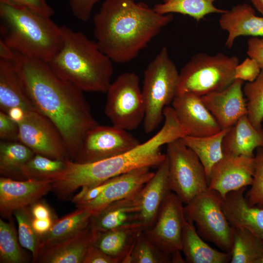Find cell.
Here are the masks:
<instances>
[{
	"label": "cell",
	"instance_id": "cell-15",
	"mask_svg": "<svg viewBox=\"0 0 263 263\" xmlns=\"http://www.w3.org/2000/svg\"><path fill=\"white\" fill-rule=\"evenodd\" d=\"M49 179L16 180L0 178V212L5 218H12L18 209L29 207L52 190Z\"/></svg>",
	"mask_w": 263,
	"mask_h": 263
},
{
	"label": "cell",
	"instance_id": "cell-25",
	"mask_svg": "<svg viewBox=\"0 0 263 263\" xmlns=\"http://www.w3.org/2000/svg\"><path fill=\"white\" fill-rule=\"evenodd\" d=\"M26 112L36 109L31 102L11 60L0 55V109L5 113L12 108Z\"/></svg>",
	"mask_w": 263,
	"mask_h": 263
},
{
	"label": "cell",
	"instance_id": "cell-3",
	"mask_svg": "<svg viewBox=\"0 0 263 263\" xmlns=\"http://www.w3.org/2000/svg\"><path fill=\"white\" fill-rule=\"evenodd\" d=\"M162 128L147 141L122 154L89 163L65 159L63 171L52 179V189L61 200L69 199L78 188L94 186L141 167L159 166L165 159L161 148L185 135L177 118L167 114Z\"/></svg>",
	"mask_w": 263,
	"mask_h": 263
},
{
	"label": "cell",
	"instance_id": "cell-38",
	"mask_svg": "<svg viewBox=\"0 0 263 263\" xmlns=\"http://www.w3.org/2000/svg\"><path fill=\"white\" fill-rule=\"evenodd\" d=\"M254 160L253 180L245 197L249 206L263 207V145L256 150Z\"/></svg>",
	"mask_w": 263,
	"mask_h": 263
},
{
	"label": "cell",
	"instance_id": "cell-10",
	"mask_svg": "<svg viewBox=\"0 0 263 263\" xmlns=\"http://www.w3.org/2000/svg\"><path fill=\"white\" fill-rule=\"evenodd\" d=\"M106 94L105 113L113 125L128 131L137 129L145 114L137 75L121 74L111 83Z\"/></svg>",
	"mask_w": 263,
	"mask_h": 263
},
{
	"label": "cell",
	"instance_id": "cell-33",
	"mask_svg": "<svg viewBox=\"0 0 263 263\" xmlns=\"http://www.w3.org/2000/svg\"><path fill=\"white\" fill-rule=\"evenodd\" d=\"M19 242L13 222L0 219V262L25 263L28 258Z\"/></svg>",
	"mask_w": 263,
	"mask_h": 263
},
{
	"label": "cell",
	"instance_id": "cell-37",
	"mask_svg": "<svg viewBox=\"0 0 263 263\" xmlns=\"http://www.w3.org/2000/svg\"><path fill=\"white\" fill-rule=\"evenodd\" d=\"M13 214L18 225V238L21 246L32 254L34 263L38 254L39 236L32 225V216L29 207L16 210Z\"/></svg>",
	"mask_w": 263,
	"mask_h": 263
},
{
	"label": "cell",
	"instance_id": "cell-47",
	"mask_svg": "<svg viewBox=\"0 0 263 263\" xmlns=\"http://www.w3.org/2000/svg\"><path fill=\"white\" fill-rule=\"evenodd\" d=\"M56 218L45 219L34 218L32 219V225L36 233L39 236L46 234L51 227Z\"/></svg>",
	"mask_w": 263,
	"mask_h": 263
},
{
	"label": "cell",
	"instance_id": "cell-46",
	"mask_svg": "<svg viewBox=\"0 0 263 263\" xmlns=\"http://www.w3.org/2000/svg\"><path fill=\"white\" fill-rule=\"evenodd\" d=\"M33 218L45 219L48 218H56L49 206L41 199L35 202L29 206Z\"/></svg>",
	"mask_w": 263,
	"mask_h": 263
},
{
	"label": "cell",
	"instance_id": "cell-20",
	"mask_svg": "<svg viewBox=\"0 0 263 263\" xmlns=\"http://www.w3.org/2000/svg\"><path fill=\"white\" fill-rule=\"evenodd\" d=\"M93 232L90 223L75 235L41 247L34 263H82L87 250L92 243Z\"/></svg>",
	"mask_w": 263,
	"mask_h": 263
},
{
	"label": "cell",
	"instance_id": "cell-18",
	"mask_svg": "<svg viewBox=\"0 0 263 263\" xmlns=\"http://www.w3.org/2000/svg\"><path fill=\"white\" fill-rule=\"evenodd\" d=\"M171 192L168 161L166 156L152 177L140 190L138 223L143 231L153 225L163 204Z\"/></svg>",
	"mask_w": 263,
	"mask_h": 263
},
{
	"label": "cell",
	"instance_id": "cell-12",
	"mask_svg": "<svg viewBox=\"0 0 263 263\" xmlns=\"http://www.w3.org/2000/svg\"><path fill=\"white\" fill-rule=\"evenodd\" d=\"M18 124L19 141L35 153L54 159L64 160L68 158L65 143L58 130L37 109L26 112L24 119Z\"/></svg>",
	"mask_w": 263,
	"mask_h": 263
},
{
	"label": "cell",
	"instance_id": "cell-41",
	"mask_svg": "<svg viewBox=\"0 0 263 263\" xmlns=\"http://www.w3.org/2000/svg\"><path fill=\"white\" fill-rule=\"evenodd\" d=\"M18 123L5 113L0 112V138L2 141H18Z\"/></svg>",
	"mask_w": 263,
	"mask_h": 263
},
{
	"label": "cell",
	"instance_id": "cell-8",
	"mask_svg": "<svg viewBox=\"0 0 263 263\" xmlns=\"http://www.w3.org/2000/svg\"><path fill=\"white\" fill-rule=\"evenodd\" d=\"M170 188L187 204L208 189L205 169L197 155L178 139L167 144Z\"/></svg>",
	"mask_w": 263,
	"mask_h": 263
},
{
	"label": "cell",
	"instance_id": "cell-22",
	"mask_svg": "<svg viewBox=\"0 0 263 263\" xmlns=\"http://www.w3.org/2000/svg\"><path fill=\"white\" fill-rule=\"evenodd\" d=\"M219 24L228 33L225 45L229 49L240 36L263 37V17L256 16L252 7L245 3L236 5L222 14Z\"/></svg>",
	"mask_w": 263,
	"mask_h": 263
},
{
	"label": "cell",
	"instance_id": "cell-11",
	"mask_svg": "<svg viewBox=\"0 0 263 263\" xmlns=\"http://www.w3.org/2000/svg\"><path fill=\"white\" fill-rule=\"evenodd\" d=\"M140 143L128 131L113 125L97 124L86 132L72 161L79 163L96 162L125 153Z\"/></svg>",
	"mask_w": 263,
	"mask_h": 263
},
{
	"label": "cell",
	"instance_id": "cell-42",
	"mask_svg": "<svg viewBox=\"0 0 263 263\" xmlns=\"http://www.w3.org/2000/svg\"><path fill=\"white\" fill-rule=\"evenodd\" d=\"M104 0H70V6L74 16L86 22L91 16L93 8L98 2Z\"/></svg>",
	"mask_w": 263,
	"mask_h": 263
},
{
	"label": "cell",
	"instance_id": "cell-9",
	"mask_svg": "<svg viewBox=\"0 0 263 263\" xmlns=\"http://www.w3.org/2000/svg\"><path fill=\"white\" fill-rule=\"evenodd\" d=\"M222 204L221 196L208 189L186 204L184 211L186 218L195 223L202 237L223 251L230 252L234 228L228 221Z\"/></svg>",
	"mask_w": 263,
	"mask_h": 263
},
{
	"label": "cell",
	"instance_id": "cell-26",
	"mask_svg": "<svg viewBox=\"0 0 263 263\" xmlns=\"http://www.w3.org/2000/svg\"><path fill=\"white\" fill-rule=\"evenodd\" d=\"M262 145L263 129L254 127L247 115L242 117L228 129L223 141L225 154L254 156V151Z\"/></svg>",
	"mask_w": 263,
	"mask_h": 263
},
{
	"label": "cell",
	"instance_id": "cell-30",
	"mask_svg": "<svg viewBox=\"0 0 263 263\" xmlns=\"http://www.w3.org/2000/svg\"><path fill=\"white\" fill-rule=\"evenodd\" d=\"M35 153L18 141H2L0 144L1 177L24 180L21 169Z\"/></svg>",
	"mask_w": 263,
	"mask_h": 263
},
{
	"label": "cell",
	"instance_id": "cell-49",
	"mask_svg": "<svg viewBox=\"0 0 263 263\" xmlns=\"http://www.w3.org/2000/svg\"><path fill=\"white\" fill-rule=\"evenodd\" d=\"M255 8L263 17V0H250Z\"/></svg>",
	"mask_w": 263,
	"mask_h": 263
},
{
	"label": "cell",
	"instance_id": "cell-19",
	"mask_svg": "<svg viewBox=\"0 0 263 263\" xmlns=\"http://www.w3.org/2000/svg\"><path fill=\"white\" fill-rule=\"evenodd\" d=\"M150 168H139L113 177L111 184L96 198L76 207L89 210L94 214L113 202L135 194L153 175L154 172L151 171Z\"/></svg>",
	"mask_w": 263,
	"mask_h": 263
},
{
	"label": "cell",
	"instance_id": "cell-28",
	"mask_svg": "<svg viewBox=\"0 0 263 263\" xmlns=\"http://www.w3.org/2000/svg\"><path fill=\"white\" fill-rule=\"evenodd\" d=\"M228 129L209 136L186 135L181 138L199 158L205 169L208 183L213 168L224 155L223 141Z\"/></svg>",
	"mask_w": 263,
	"mask_h": 263
},
{
	"label": "cell",
	"instance_id": "cell-1",
	"mask_svg": "<svg viewBox=\"0 0 263 263\" xmlns=\"http://www.w3.org/2000/svg\"><path fill=\"white\" fill-rule=\"evenodd\" d=\"M0 55L8 57L32 104L56 127L73 160L86 132L98 124L83 91L56 73L45 61L13 51L3 43Z\"/></svg>",
	"mask_w": 263,
	"mask_h": 263
},
{
	"label": "cell",
	"instance_id": "cell-48",
	"mask_svg": "<svg viewBox=\"0 0 263 263\" xmlns=\"http://www.w3.org/2000/svg\"><path fill=\"white\" fill-rule=\"evenodd\" d=\"M26 112L21 108H15L9 110L7 114L12 120L19 123L24 119Z\"/></svg>",
	"mask_w": 263,
	"mask_h": 263
},
{
	"label": "cell",
	"instance_id": "cell-24",
	"mask_svg": "<svg viewBox=\"0 0 263 263\" xmlns=\"http://www.w3.org/2000/svg\"><path fill=\"white\" fill-rule=\"evenodd\" d=\"M93 231L92 244L119 263H123L143 229L139 224H134L108 230Z\"/></svg>",
	"mask_w": 263,
	"mask_h": 263
},
{
	"label": "cell",
	"instance_id": "cell-43",
	"mask_svg": "<svg viewBox=\"0 0 263 263\" xmlns=\"http://www.w3.org/2000/svg\"><path fill=\"white\" fill-rule=\"evenodd\" d=\"M82 263H119L118 261L106 254L91 244L89 246Z\"/></svg>",
	"mask_w": 263,
	"mask_h": 263
},
{
	"label": "cell",
	"instance_id": "cell-32",
	"mask_svg": "<svg viewBox=\"0 0 263 263\" xmlns=\"http://www.w3.org/2000/svg\"><path fill=\"white\" fill-rule=\"evenodd\" d=\"M217 0H163L152 7L161 15L179 13L188 15L199 21L206 16L212 13H225L226 10L216 7Z\"/></svg>",
	"mask_w": 263,
	"mask_h": 263
},
{
	"label": "cell",
	"instance_id": "cell-44",
	"mask_svg": "<svg viewBox=\"0 0 263 263\" xmlns=\"http://www.w3.org/2000/svg\"><path fill=\"white\" fill-rule=\"evenodd\" d=\"M25 6L38 14L51 17L54 14L53 9L47 0H9Z\"/></svg>",
	"mask_w": 263,
	"mask_h": 263
},
{
	"label": "cell",
	"instance_id": "cell-45",
	"mask_svg": "<svg viewBox=\"0 0 263 263\" xmlns=\"http://www.w3.org/2000/svg\"><path fill=\"white\" fill-rule=\"evenodd\" d=\"M247 54L263 69V37H251L247 41Z\"/></svg>",
	"mask_w": 263,
	"mask_h": 263
},
{
	"label": "cell",
	"instance_id": "cell-21",
	"mask_svg": "<svg viewBox=\"0 0 263 263\" xmlns=\"http://www.w3.org/2000/svg\"><path fill=\"white\" fill-rule=\"evenodd\" d=\"M245 188L227 194L222 199V208L233 227L244 228L263 241V207L248 205L244 195Z\"/></svg>",
	"mask_w": 263,
	"mask_h": 263
},
{
	"label": "cell",
	"instance_id": "cell-23",
	"mask_svg": "<svg viewBox=\"0 0 263 263\" xmlns=\"http://www.w3.org/2000/svg\"><path fill=\"white\" fill-rule=\"evenodd\" d=\"M140 190L129 197L113 202L94 213L90 220L92 228L96 231H104L139 224Z\"/></svg>",
	"mask_w": 263,
	"mask_h": 263
},
{
	"label": "cell",
	"instance_id": "cell-31",
	"mask_svg": "<svg viewBox=\"0 0 263 263\" xmlns=\"http://www.w3.org/2000/svg\"><path fill=\"white\" fill-rule=\"evenodd\" d=\"M231 254V263H260L263 241L244 228H234Z\"/></svg>",
	"mask_w": 263,
	"mask_h": 263
},
{
	"label": "cell",
	"instance_id": "cell-34",
	"mask_svg": "<svg viewBox=\"0 0 263 263\" xmlns=\"http://www.w3.org/2000/svg\"><path fill=\"white\" fill-rule=\"evenodd\" d=\"M65 159L57 160L35 153L21 169L23 179L52 180L65 168Z\"/></svg>",
	"mask_w": 263,
	"mask_h": 263
},
{
	"label": "cell",
	"instance_id": "cell-29",
	"mask_svg": "<svg viewBox=\"0 0 263 263\" xmlns=\"http://www.w3.org/2000/svg\"><path fill=\"white\" fill-rule=\"evenodd\" d=\"M93 214L89 210L77 208L75 211L56 218L49 231L39 236L38 251L45 245L62 241L80 232L89 225Z\"/></svg>",
	"mask_w": 263,
	"mask_h": 263
},
{
	"label": "cell",
	"instance_id": "cell-4",
	"mask_svg": "<svg viewBox=\"0 0 263 263\" xmlns=\"http://www.w3.org/2000/svg\"><path fill=\"white\" fill-rule=\"evenodd\" d=\"M0 40L21 55L49 63L62 45L61 26L51 17L0 0Z\"/></svg>",
	"mask_w": 263,
	"mask_h": 263
},
{
	"label": "cell",
	"instance_id": "cell-35",
	"mask_svg": "<svg viewBox=\"0 0 263 263\" xmlns=\"http://www.w3.org/2000/svg\"><path fill=\"white\" fill-rule=\"evenodd\" d=\"M172 263V256L162 251L142 231L123 263Z\"/></svg>",
	"mask_w": 263,
	"mask_h": 263
},
{
	"label": "cell",
	"instance_id": "cell-39",
	"mask_svg": "<svg viewBox=\"0 0 263 263\" xmlns=\"http://www.w3.org/2000/svg\"><path fill=\"white\" fill-rule=\"evenodd\" d=\"M261 71V69L256 60L248 57L236 67L235 79L251 82L257 78Z\"/></svg>",
	"mask_w": 263,
	"mask_h": 263
},
{
	"label": "cell",
	"instance_id": "cell-6",
	"mask_svg": "<svg viewBox=\"0 0 263 263\" xmlns=\"http://www.w3.org/2000/svg\"><path fill=\"white\" fill-rule=\"evenodd\" d=\"M179 72L169 57L166 47H162L150 62L144 74L142 94L145 114L144 131L149 133L160 125L165 107L177 95Z\"/></svg>",
	"mask_w": 263,
	"mask_h": 263
},
{
	"label": "cell",
	"instance_id": "cell-27",
	"mask_svg": "<svg viewBox=\"0 0 263 263\" xmlns=\"http://www.w3.org/2000/svg\"><path fill=\"white\" fill-rule=\"evenodd\" d=\"M181 251L188 263H227L230 252L219 251L209 245L200 236L193 222L186 218L183 229Z\"/></svg>",
	"mask_w": 263,
	"mask_h": 263
},
{
	"label": "cell",
	"instance_id": "cell-16",
	"mask_svg": "<svg viewBox=\"0 0 263 263\" xmlns=\"http://www.w3.org/2000/svg\"><path fill=\"white\" fill-rule=\"evenodd\" d=\"M172 105L178 120L188 135L209 136L222 130L204 104L201 96L191 93L178 94Z\"/></svg>",
	"mask_w": 263,
	"mask_h": 263
},
{
	"label": "cell",
	"instance_id": "cell-36",
	"mask_svg": "<svg viewBox=\"0 0 263 263\" xmlns=\"http://www.w3.org/2000/svg\"><path fill=\"white\" fill-rule=\"evenodd\" d=\"M243 92L246 99L247 117L251 124L262 130L263 122V69L253 82L246 83Z\"/></svg>",
	"mask_w": 263,
	"mask_h": 263
},
{
	"label": "cell",
	"instance_id": "cell-7",
	"mask_svg": "<svg viewBox=\"0 0 263 263\" xmlns=\"http://www.w3.org/2000/svg\"><path fill=\"white\" fill-rule=\"evenodd\" d=\"M238 57L222 53L215 55L198 53L179 72L178 94L191 93L203 96L223 90L235 79Z\"/></svg>",
	"mask_w": 263,
	"mask_h": 263
},
{
	"label": "cell",
	"instance_id": "cell-2",
	"mask_svg": "<svg viewBox=\"0 0 263 263\" xmlns=\"http://www.w3.org/2000/svg\"><path fill=\"white\" fill-rule=\"evenodd\" d=\"M173 19V14H160L135 0H104L93 18L95 41L113 62L127 63Z\"/></svg>",
	"mask_w": 263,
	"mask_h": 263
},
{
	"label": "cell",
	"instance_id": "cell-13",
	"mask_svg": "<svg viewBox=\"0 0 263 263\" xmlns=\"http://www.w3.org/2000/svg\"><path fill=\"white\" fill-rule=\"evenodd\" d=\"M183 205L178 197L171 192L153 225L143 231L156 246L171 256L182 249V234L186 221Z\"/></svg>",
	"mask_w": 263,
	"mask_h": 263
},
{
	"label": "cell",
	"instance_id": "cell-17",
	"mask_svg": "<svg viewBox=\"0 0 263 263\" xmlns=\"http://www.w3.org/2000/svg\"><path fill=\"white\" fill-rule=\"evenodd\" d=\"M244 82L235 79L225 89L201 96L222 130L229 129L242 117L247 115Z\"/></svg>",
	"mask_w": 263,
	"mask_h": 263
},
{
	"label": "cell",
	"instance_id": "cell-14",
	"mask_svg": "<svg viewBox=\"0 0 263 263\" xmlns=\"http://www.w3.org/2000/svg\"><path fill=\"white\" fill-rule=\"evenodd\" d=\"M254 156L225 154L213 168L208 189L225 198L229 192L251 185L254 172Z\"/></svg>",
	"mask_w": 263,
	"mask_h": 263
},
{
	"label": "cell",
	"instance_id": "cell-5",
	"mask_svg": "<svg viewBox=\"0 0 263 263\" xmlns=\"http://www.w3.org/2000/svg\"><path fill=\"white\" fill-rule=\"evenodd\" d=\"M61 27L62 44L49 65L83 92L106 93L113 73L112 60L95 40L65 25Z\"/></svg>",
	"mask_w": 263,
	"mask_h": 263
},
{
	"label": "cell",
	"instance_id": "cell-40",
	"mask_svg": "<svg viewBox=\"0 0 263 263\" xmlns=\"http://www.w3.org/2000/svg\"><path fill=\"white\" fill-rule=\"evenodd\" d=\"M113 178L94 186L82 187L81 190L72 197V203L77 206L95 199L111 184Z\"/></svg>",
	"mask_w": 263,
	"mask_h": 263
}]
</instances>
